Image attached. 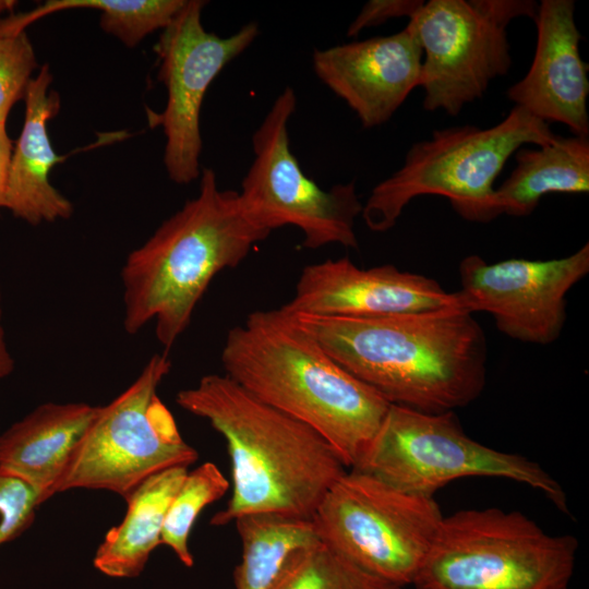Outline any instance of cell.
Listing matches in <instances>:
<instances>
[{
  "instance_id": "7",
  "label": "cell",
  "mask_w": 589,
  "mask_h": 589,
  "mask_svg": "<svg viewBox=\"0 0 589 589\" xmlns=\"http://www.w3.org/2000/svg\"><path fill=\"white\" fill-rule=\"evenodd\" d=\"M350 469L425 497L465 477L510 479L539 490L569 515L563 488L538 462L472 440L454 411L426 413L390 404L374 437Z\"/></svg>"
},
{
  "instance_id": "17",
  "label": "cell",
  "mask_w": 589,
  "mask_h": 589,
  "mask_svg": "<svg viewBox=\"0 0 589 589\" xmlns=\"http://www.w3.org/2000/svg\"><path fill=\"white\" fill-rule=\"evenodd\" d=\"M48 64L29 82L25 96V117L13 147L4 208L29 225L67 219L72 203L50 183L51 169L63 159L53 149L48 122L60 109V98L50 89Z\"/></svg>"
},
{
  "instance_id": "23",
  "label": "cell",
  "mask_w": 589,
  "mask_h": 589,
  "mask_svg": "<svg viewBox=\"0 0 589 589\" xmlns=\"http://www.w3.org/2000/svg\"><path fill=\"white\" fill-rule=\"evenodd\" d=\"M272 589H402L358 567L320 540L293 551Z\"/></svg>"
},
{
  "instance_id": "16",
  "label": "cell",
  "mask_w": 589,
  "mask_h": 589,
  "mask_svg": "<svg viewBox=\"0 0 589 589\" xmlns=\"http://www.w3.org/2000/svg\"><path fill=\"white\" fill-rule=\"evenodd\" d=\"M537 46L526 75L508 87L515 106L546 122L565 124L574 135L588 136V64L575 21L573 0H542L533 19Z\"/></svg>"
},
{
  "instance_id": "2",
  "label": "cell",
  "mask_w": 589,
  "mask_h": 589,
  "mask_svg": "<svg viewBox=\"0 0 589 589\" xmlns=\"http://www.w3.org/2000/svg\"><path fill=\"white\" fill-rule=\"evenodd\" d=\"M176 402L209 422L226 441L232 494L211 519L225 526L254 514L311 520L348 470L316 431L259 400L226 374H207Z\"/></svg>"
},
{
  "instance_id": "25",
  "label": "cell",
  "mask_w": 589,
  "mask_h": 589,
  "mask_svg": "<svg viewBox=\"0 0 589 589\" xmlns=\"http://www.w3.org/2000/svg\"><path fill=\"white\" fill-rule=\"evenodd\" d=\"M37 67L26 33L0 29V124H5L14 104L24 99Z\"/></svg>"
},
{
  "instance_id": "15",
  "label": "cell",
  "mask_w": 589,
  "mask_h": 589,
  "mask_svg": "<svg viewBox=\"0 0 589 589\" xmlns=\"http://www.w3.org/2000/svg\"><path fill=\"white\" fill-rule=\"evenodd\" d=\"M422 49L414 28L315 49L316 76L357 115L365 129L387 122L419 87Z\"/></svg>"
},
{
  "instance_id": "18",
  "label": "cell",
  "mask_w": 589,
  "mask_h": 589,
  "mask_svg": "<svg viewBox=\"0 0 589 589\" xmlns=\"http://www.w3.org/2000/svg\"><path fill=\"white\" fill-rule=\"evenodd\" d=\"M98 406L45 402L0 434V471L28 483L41 504L56 494Z\"/></svg>"
},
{
  "instance_id": "1",
  "label": "cell",
  "mask_w": 589,
  "mask_h": 589,
  "mask_svg": "<svg viewBox=\"0 0 589 589\" xmlns=\"http://www.w3.org/2000/svg\"><path fill=\"white\" fill-rule=\"evenodd\" d=\"M327 353L392 405L442 413L485 385L482 327L462 308L381 317L297 315Z\"/></svg>"
},
{
  "instance_id": "28",
  "label": "cell",
  "mask_w": 589,
  "mask_h": 589,
  "mask_svg": "<svg viewBox=\"0 0 589 589\" xmlns=\"http://www.w3.org/2000/svg\"><path fill=\"white\" fill-rule=\"evenodd\" d=\"M12 151L5 124H0V208H4Z\"/></svg>"
},
{
  "instance_id": "6",
  "label": "cell",
  "mask_w": 589,
  "mask_h": 589,
  "mask_svg": "<svg viewBox=\"0 0 589 589\" xmlns=\"http://www.w3.org/2000/svg\"><path fill=\"white\" fill-rule=\"evenodd\" d=\"M578 541L551 536L517 510L464 509L444 517L414 589H568Z\"/></svg>"
},
{
  "instance_id": "12",
  "label": "cell",
  "mask_w": 589,
  "mask_h": 589,
  "mask_svg": "<svg viewBox=\"0 0 589 589\" xmlns=\"http://www.w3.org/2000/svg\"><path fill=\"white\" fill-rule=\"evenodd\" d=\"M205 3L185 0L155 46L167 103L161 112L149 111L148 121L164 131V164L170 180L178 184H188L201 176L200 115L209 85L260 34L255 22L227 37L206 31L202 24Z\"/></svg>"
},
{
  "instance_id": "22",
  "label": "cell",
  "mask_w": 589,
  "mask_h": 589,
  "mask_svg": "<svg viewBox=\"0 0 589 589\" xmlns=\"http://www.w3.org/2000/svg\"><path fill=\"white\" fill-rule=\"evenodd\" d=\"M184 3L185 0H48L31 11L2 17L0 27L21 33L56 12L94 9L100 12V27L132 48L151 33L167 27Z\"/></svg>"
},
{
  "instance_id": "30",
  "label": "cell",
  "mask_w": 589,
  "mask_h": 589,
  "mask_svg": "<svg viewBox=\"0 0 589 589\" xmlns=\"http://www.w3.org/2000/svg\"><path fill=\"white\" fill-rule=\"evenodd\" d=\"M16 5V1L13 0H0V19L7 12H11L12 9Z\"/></svg>"
},
{
  "instance_id": "24",
  "label": "cell",
  "mask_w": 589,
  "mask_h": 589,
  "mask_svg": "<svg viewBox=\"0 0 589 589\" xmlns=\"http://www.w3.org/2000/svg\"><path fill=\"white\" fill-rule=\"evenodd\" d=\"M230 483L211 461L188 471L166 514L160 544L169 546L179 561L192 567L194 560L189 548L192 527L207 505L220 500Z\"/></svg>"
},
{
  "instance_id": "5",
  "label": "cell",
  "mask_w": 589,
  "mask_h": 589,
  "mask_svg": "<svg viewBox=\"0 0 589 589\" xmlns=\"http://www.w3.org/2000/svg\"><path fill=\"white\" fill-rule=\"evenodd\" d=\"M557 135L518 106L489 128L435 130L429 140L412 144L401 167L372 189L361 216L369 229L384 232L414 197L440 195L462 218L489 223L498 217L494 181L509 157L525 144L542 146Z\"/></svg>"
},
{
  "instance_id": "29",
  "label": "cell",
  "mask_w": 589,
  "mask_h": 589,
  "mask_svg": "<svg viewBox=\"0 0 589 589\" xmlns=\"http://www.w3.org/2000/svg\"><path fill=\"white\" fill-rule=\"evenodd\" d=\"M0 290V378L10 375L14 370V360L8 348L4 328L2 325V305Z\"/></svg>"
},
{
  "instance_id": "9",
  "label": "cell",
  "mask_w": 589,
  "mask_h": 589,
  "mask_svg": "<svg viewBox=\"0 0 589 589\" xmlns=\"http://www.w3.org/2000/svg\"><path fill=\"white\" fill-rule=\"evenodd\" d=\"M444 516L434 500L348 469L325 493L312 522L321 542L363 570L412 585Z\"/></svg>"
},
{
  "instance_id": "19",
  "label": "cell",
  "mask_w": 589,
  "mask_h": 589,
  "mask_svg": "<svg viewBox=\"0 0 589 589\" xmlns=\"http://www.w3.org/2000/svg\"><path fill=\"white\" fill-rule=\"evenodd\" d=\"M188 471L183 466L165 469L124 497L127 513L98 546L93 562L96 569L116 578L142 573L151 553L160 544L168 507Z\"/></svg>"
},
{
  "instance_id": "13",
  "label": "cell",
  "mask_w": 589,
  "mask_h": 589,
  "mask_svg": "<svg viewBox=\"0 0 589 589\" xmlns=\"http://www.w3.org/2000/svg\"><path fill=\"white\" fill-rule=\"evenodd\" d=\"M589 273V243L546 261L508 259L486 263L479 255L460 261L461 308L489 313L500 332L525 342L556 340L566 320V296Z\"/></svg>"
},
{
  "instance_id": "26",
  "label": "cell",
  "mask_w": 589,
  "mask_h": 589,
  "mask_svg": "<svg viewBox=\"0 0 589 589\" xmlns=\"http://www.w3.org/2000/svg\"><path fill=\"white\" fill-rule=\"evenodd\" d=\"M40 505L34 488L0 471V545L22 534L33 524Z\"/></svg>"
},
{
  "instance_id": "11",
  "label": "cell",
  "mask_w": 589,
  "mask_h": 589,
  "mask_svg": "<svg viewBox=\"0 0 589 589\" xmlns=\"http://www.w3.org/2000/svg\"><path fill=\"white\" fill-rule=\"evenodd\" d=\"M532 0H430L409 19L421 49L423 108L457 116L512 67L507 28L534 19Z\"/></svg>"
},
{
  "instance_id": "14",
  "label": "cell",
  "mask_w": 589,
  "mask_h": 589,
  "mask_svg": "<svg viewBox=\"0 0 589 589\" xmlns=\"http://www.w3.org/2000/svg\"><path fill=\"white\" fill-rule=\"evenodd\" d=\"M284 310L297 315L381 317L461 308L456 292L444 290L424 275L394 265L361 268L349 257L302 268L293 297Z\"/></svg>"
},
{
  "instance_id": "8",
  "label": "cell",
  "mask_w": 589,
  "mask_h": 589,
  "mask_svg": "<svg viewBox=\"0 0 589 589\" xmlns=\"http://www.w3.org/2000/svg\"><path fill=\"white\" fill-rule=\"evenodd\" d=\"M168 352L153 354L125 390L98 406L56 493L106 490L124 498L148 477L197 460V450L183 440L157 394L171 369Z\"/></svg>"
},
{
  "instance_id": "27",
  "label": "cell",
  "mask_w": 589,
  "mask_h": 589,
  "mask_svg": "<svg viewBox=\"0 0 589 589\" xmlns=\"http://www.w3.org/2000/svg\"><path fill=\"white\" fill-rule=\"evenodd\" d=\"M423 3L422 0H370L349 25L347 36L354 37L362 29L381 25L392 19H411Z\"/></svg>"
},
{
  "instance_id": "20",
  "label": "cell",
  "mask_w": 589,
  "mask_h": 589,
  "mask_svg": "<svg viewBox=\"0 0 589 589\" xmlns=\"http://www.w3.org/2000/svg\"><path fill=\"white\" fill-rule=\"evenodd\" d=\"M515 159L516 167L495 189L497 216H528L549 193L589 191L588 136L557 135L538 148H519Z\"/></svg>"
},
{
  "instance_id": "3",
  "label": "cell",
  "mask_w": 589,
  "mask_h": 589,
  "mask_svg": "<svg viewBox=\"0 0 589 589\" xmlns=\"http://www.w3.org/2000/svg\"><path fill=\"white\" fill-rule=\"evenodd\" d=\"M220 359L227 376L316 431L348 469L369 446L390 405L345 370L281 306L253 311L230 328Z\"/></svg>"
},
{
  "instance_id": "21",
  "label": "cell",
  "mask_w": 589,
  "mask_h": 589,
  "mask_svg": "<svg viewBox=\"0 0 589 589\" xmlns=\"http://www.w3.org/2000/svg\"><path fill=\"white\" fill-rule=\"evenodd\" d=\"M235 522L242 546L233 572L236 589H272L286 558L318 540L312 520L254 514Z\"/></svg>"
},
{
  "instance_id": "10",
  "label": "cell",
  "mask_w": 589,
  "mask_h": 589,
  "mask_svg": "<svg viewBox=\"0 0 589 589\" xmlns=\"http://www.w3.org/2000/svg\"><path fill=\"white\" fill-rule=\"evenodd\" d=\"M296 107V92L287 86L253 133L254 158L238 191L242 207L256 226L269 232L297 227L306 249L333 243L357 249L354 223L363 204L356 183L325 190L303 172L288 133Z\"/></svg>"
},
{
  "instance_id": "4",
  "label": "cell",
  "mask_w": 589,
  "mask_h": 589,
  "mask_svg": "<svg viewBox=\"0 0 589 589\" xmlns=\"http://www.w3.org/2000/svg\"><path fill=\"white\" fill-rule=\"evenodd\" d=\"M269 233L249 218L238 191L220 190L214 170L203 169L197 195L122 266L125 332L136 334L154 321L156 338L169 351L212 279L237 267Z\"/></svg>"
}]
</instances>
